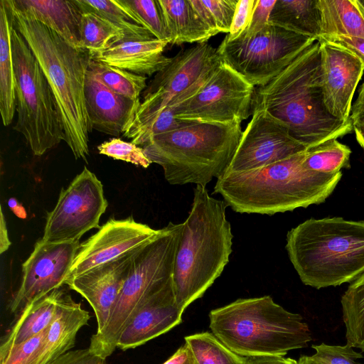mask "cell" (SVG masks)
Here are the masks:
<instances>
[{
    "instance_id": "cell-1",
    "label": "cell",
    "mask_w": 364,
    "mask_h": 364,
    "mask_svg": "<svg viewBox=\"0 0 364 364\" xmlns=\"http://www.w3.org/2000/svg\"><path fill=\"white\" fill-rule=\"evenodd\" d=\"M319 46L317 40L270 82L255 88L252 101V111H267L307 149L338 139L353 130L352 121L335 118L325 107Z\"/></svg>"
},
{
    "instance_id": "cell-2",
    "label": "cell",
    "mask_w": 364,
    "mask_h": 364,
    "mask_svg": "<svg viewBox=\"0 0 364 364\" xmlns=\"http://www.w3.org/2000/svg\"><path fill=\"white\" fill-rule=\"evenodd\" d=\"M14 27L37 59L54 95L65 133L64 141L76 159L87 161L90 124L85 85L90 53L75 48L41 22L4 0Z\"/></svg>"
},
{
    "instance_id": "cell-3",
    "label": "cell",
    "mask_w": 364,
    "mask_h": 364,
    "mask_svg": "<svg viewBox=\"0 0 364 364\" xmlns=\"http://www.w3.org/2000/svg\"><path fill=\"white\" fill-rule=\"evenodd\" d=\"M306 151L259 168L226 172L217 178L214 193L240 213L272 215L321 203L332 193L342 173L306 169L303 166Z\"/></svg>"
},
{
    "instance_id": "cell-4",
    "label": "cell",
    "mask_w": 364,
    "mask_h": 364,
    "mask_svg": "<svg viewBox=\"0 0 364 364\" xmlns=\"http://www.w3.org/2000/svg\"><path fill=\"white\" fill-rule=\"evenodd\" d=\"M226 205L196 185L191 209L183 223L173 286L178 308L184 310L202 297L229 262L233 235Z\"/></svg>"
},
{
    "instance_id": "cell-5",
    "label": "cell",
    "mask_w": 364,
    "mask_h": 364,
    "mask_svg": "<svg viewBox=\"0 0 364 364\" xmlns=\"http://www.w3.org/2000/svg\"><path fill=\"white\" fill-rule=\"evenodd\" d=\"M301 281L321 289L364 274V220L311 218L291 229L285 246Z\"/></svg>"
},
{
    "instance_id": "cell-6",
    "label": "cell",
    "mask_w": 364,
    "mask_h": 364,
    "mask_svg": "<svg viewBox=\"0 0 364 364\" xmlns=\"http://www.w3.org/2000/svg\"><path fill=\"white\" fill-rule=\"evenodd\" d=\"M240 124L188 121L153 136L142 148L151 163L162 167L170 184L205 187L228 171L242 134Z\"/></svg>"
},
{
    "instance_id": "cell-7",
    "label": "cell",
    "mask_w": 364,
    "mask_h": 364,
    "mask_svg": "<svg viewBox=\"0 0 364 364\" xmlns=\"http://www.w3.org/2000/svg\"><path fill=\"white\" fill-rule=\"evenodd\" d=\"M212 333L244 356L285 355L312 340L307 323L270 296L239 299L209 313Z\"/></svg>"
},
{
    "instance_id": "cell-8",
    "label": "cell",
    "mask_w": 364,
    "mask_h": 364,
    "mask_svg": "<svg viewBox=\"0 0 364 364\" xmlns=\"http://www.w3.org/2000/svg\"><path fill=\"white\" fill-rule=\"evenodd\" d=\"M183 223L170 222L159 233L137 247L130 269L107 325L90 338V350L106 359L117 348L119 338L142 299L173 277Z\"/></svg>"
},
{
    "instance_id": "cell-9",
    "label": "cell",
    "mask_w": 364,
    "mask_h": 364,
    "mask_svg": "<svg viewBox=\"0 0 364 364\" xmlns=\"http://www.w3.org/2000/svg\"><path fill=\"white\" fill-rule=\"evenodd\" d=\"M11 50L15 73L16 122L35 156L65 140L58 108L41 66L21 33L12 23Z\"/></svg>"
},
{
    "instance_id": "cell-10",
    "label": "cell",
    "mask_w": 364,
    "mask_h": 364,
    "mask_svg": "<svg viewBox=\"0 0 364 364\" xmlns=\"http://www.w3.org/2000/svg\"><path fill=\"white\" fill-rule=\"evenodd\" d=\"M222 62L217 48L208 42L179 51L147 85L127 129L144 124L166 107L175 112L201 90Z\"/></svg>"
},
{
    "instance_id": "cell-11",
    "label": "cell",
    "mask_w": 364,
    "mask_h": 364,
    "mask_svg": "<svg viewBox=\"0 0 364 364\" xmlns=\"http://www.w3.org/2000/svg\"><path fill=\"white\" fill-rule=\"evenodd\" d=\"M317 40L268 23L253 36L223 39L217 52L223 63L248 82L262 87Z\"/></svg>"
},
{
    "instance_id": "cell-12",
    "label": "cell",
    "mask_w": 364,
    "mask_h": 364,
    "mask_svg": "<svg viewBox=\"0 0 364 364\" xmlns=\"http://www.w3.org/2000/svg\"><path fill=\"white\" fill-rule=\"evenodd\" d=\"M255 91V86L222 62L201 90L175 109V116L193 122L241 123L252 114Z\"/></svg>"
},
{
    "instance_id": "cell-13",
    "label": "cell",
    "mask_w": 364,
    "mask_h": 364,
    "mask_svg": "<svg viewBox=\"0 0 364 364\" xmlns=\"http://www.w3.org/2000/svg\"><path fill=\"white\" fill-rule=\"evenodd\" d=\"M108 203L103 185L85 167L70 185L61 190L54 208L47 214L41 238L48 242H79L99 221Z\"/></svg>"
},
{
    "instance_id": "cell-14",
    "label": "cell",
    "mask_w": 364,
    "mask_h": 364,
    "mask_svg": "<svg viewBox=\"0 0 364 364\" xmlns=\"http://www.w3.org/2000/svg\"><path fill=\"white\" fill-rule=\"evenodd\" d=\"M307 148L295 139L287 127L264 109L252 112L226 172L259 168L286 159Z\"/></svg>"
},
{
    "instance_id": "cell-15",
    "label": "cell",
    "mask_w": 364,
    "mask_h": 364,
    "mask_svg": "<svg viewBox=\"0 0 364 364\" xmlns=\"http://www.w3.org/2000/svg\"><path fill=\"white\" fill-rule=\"evenodd\" d=\"M79 242L37 241L28 258L22 264V278L9 304L13 314L38 299L65 282L80 248Z\"/></svg>"
},
{
    "instance_id": "cell-16",
    "label": "cell",
    "mask_w": 364,
    "mask_h": 364,
    "mask_svg": "<svg viewBox=\"0 0 364 364\" xmlns=\"http://www.w3.org/2000/svg\"><path fill=\"white\" fill-rule=\"evenodd\" d=\"M159 232L160 229L138 223L132 216L122 220L111 218L80 245L66 279L122 257L146 243Z\"/></svg>"
},
{
    "instance_id": "cell-17",
    "label": "cell",
    "mask_w": 364,
    "mask_h": 364,
    "mask_svg": "<svg viewBox=\"0 0 364 364\" xmlns=\"http://www.w3.org/2000/svg\"><path fill=\"white\" fill-rule=\"evenodd\" d=\"M323 100L328 112L350 122L353 97L364 72V63L349 50L318 40Z\"/></svg>"
},
{
    "instance_id": "cell-18",
    "label": "cell",
    "mask_w": 364,
    "mask_h": 364,
    "mask_svg": "<svg viewBox=\"0 0 364 364\" xmlns=\"http://www.w3.org/2000/svg\"><path fill=\"white\" fill-rule=\"evenodd\" d=\"M183 313L176 303L172 277L139 303L122 332L117 348L133 349L161 336L182 322Z\"/></svg>"
},
{
    "instance_id": "cell-19",
    "label": "cell",
    "mask_w": 364,
    "mask_h": 364,
    "mask_svg": "<svg viewBox=\"0 0 364 364\" xmlns=\"http://www.w3.org/2000/svg\"><path fill=\"white\" fill-rule=\"evenodd\" d=\"M136 249L80 275L68 278L64 282L84 297L92 308L97 324L96 333L102 331L107 323L128 276Z\"/></svg>"
},
{
    "instance_id": "cell-20",
    "label": "cell",
    "mask_w": 364,
    "mask_h": 364,
    "mask_svg": "<svg viewBox=\"0 0 364 364\" xmlns=\"http://www.w3.org/2000/svg\"><path fill=\"white\" fill-rule=\"evenodd\" d=\"M85 98L92 129L114 136L124 134L141 105L140 99L133 100L107 88L89 69Z\"/></svg>"
},
{
    "instance_id": "cell-21",
    "label": "cell",
    "mask_w": 364,
    "mask_h": 364,
    "mask_svg": "<svg viewBox=\"0 0 364 364\" xmlns=\"http://www.w3.org/2000/svg\"><path fill=\"white\" fill-rule=\"evenodd\" d=\"M168 43L157 38L121 41L90 56L92 60L147 77L160 72L170 63L171 58L163 54Z\"/></svg>"
},
{
    "instance_id": "cell-22",
    "label": "cell",
    "mask_w": 364,
    "mask_h": 364,
    "mask_svg": "<svg viewBox=\"0 0 364 364\" xmlns=\"http://www.w3.org/2000/svg\"><path fill=\"white\" fill-rule=\"evenodd\" d=\"M90 318L89 312L62 290L55 316L46 329L36 364H49L70 351L78 331Z\"/></svg>"
},
{
    "instance_id": "cell-23",
    "label": "cell",
    "mask_w": 364,
    "mask_h": 364,
    "mask_svg": "<svg viewBox=\"0 0 364 364\" xmlns=\"http://www.w3.org/2000/svg\"><path fill=\"white\" fill-rule=\"evenodd\" d=\"M19 11L53 30L66 41L80 48L82 11L75 0H11Z\"/></svg>"
},
{
    "instance_id": "cell-24",
    "label": "cell",
    "mask_w": 364,
    "mask_h": 364,
    "mask_svg": "<svg viewBox=\"0 0 364 364\" xmlns=\"http://www.w3.org/2000/svg\"><path fill=\"white\" fill-rule=\"evenodd\" d=\"M63 289H55L48 294L28 304L1 339L0 355L12 347L23 343L44 331L53 321Z\"/></svg>"
},
{
    "instance_id": "cell-25",
    "label": "cell",
    "mask_w": 364,
    "mask_h": 364,
    "mask_svg": "<svg viewBox=\"0 0 364 364\" xmlns=\"http://www.w3.org/2000/svg\"><path fill=\"white\" fill-rule=\"evenodd\" d=\"M171 36L170 44L203 43L213 36L191 0H159Z\"/></svg>"
},
{
    "instance_id": "cell-26",
    "label": "cell",
    "mask_w": 364,
    "mask_h": 364,
    "mask_svg": "<svg viewBox=\"0 0 364 364\" xmlns=\"http://www.w3.org/2000/svg\"><path fill=\"white\" fill-rule=\"evenodd\" d=\"M319 37L347 36L364 38V7L359 0H317Z\"/></svg>"
},
{
    "instance_id": "cell-27",
    "label": "cell",
    "mask_w": 364,
    "mask_h": 364,
    "mask_svg": "<svg viewBox=\"0 0 364 364\" xmlns=\"http://www.w3.org/2000/svg\"><path fill=\"white\" fill-rule=\"evenodd\" d=\"M12 21L4 0L0 1V113L4 126L16 112L15 73L11 50Z\"/></svg>"
},
{
    "instance_id": "cell-28",
    "label": "cell",
    "mask_w": 364,
    "mask_h": 364,
    "mask_svg": "<svg viewBox=\"0 0 364 364\" xmlns=\"http://www.w3.org/2000/svg\"><path fill=\"white\" fill-rule=\"evenodd\" d=\"M317 0H276L269 23L318 39L320 17Z\"/></svg>"
},
{
    "instance_id": "cell-29",
    "label": "cell",
    "mask_w": 364,
    "mask_h": 364,
    "mask_svg": "<svg viewBox=\"0 0 364 364\" xmlns=\"http://www.w3.org/2000/svg\"><path fill=\"white\" fill-rule=\"evenodd\" d=\"M82 12H92L108 20L124 33L123 41L156 38L123 0H75Z\"/></svg>"
},
{
    "instance_id": "cell-30",
    "label": "cell",
    "mask_w": 364,
    "mask_h": 364,
    "mask_svg": "<svg viewBox=\"0 0 364 364\" xmlns=\"http://www.w3.org/2000/svg\"><path fill=\"white\" fill-rule=\"evenodd\" d=\"M341 301L346 344L364 352V274L351 282Z\"/></svg>"
},
{
    "instance_id": "cell-31",
    "label": "cell",
    "mask_w": 364,
    "mask_h": 364,
    "mask_svg": "<svg viewBox=\"0 0 364 364\" xmlns=\"http://www.w3.org/2000/svg\"><path fill=\"white\" fill-rule=\"evenodd\" d=\"M124 38V32L108 20L92 12H82L80 48L90 54L103 50Z\"/></svg>"
},
{
    "instance_id": "cell-32",
    "label": "cell",
    "mask_w": 364,
    "mask_h": 364,
    "mask_svg": "<svg viewBox=\"0 0 364 364\" xmlns=\"http://www.w3.org/2000/svg\"><path fill=\"white\" fill-rule=\"evenodd\" d=\"M88 69L107 88L133 100H139L147 87V77L90 58Z\"/></svg>"
},
{
    "instance_id": "cell-33",
    "label": "cell",
    "mask_w": 364,
    "mask_h": 364,
    "mask_svg": "<svg viewBox=\"0 0 364 364\" xmlns=\"http://www.w3.org/2000/svg\"><path fill=\"white\" fill-rule=\"evenodd\" d=\"M184 339L192 350L196 364H247V357L231 350L213 333H198Z\"/></svg>"
},
{
    "instance_id": "cell-34",
    "label": "cell",
    "mask_w": 364,
    "mask_h": 364,
    "mask_svg": "<svg viewBox=\"0 0 364 364\" xmlns=\"http://www.w3.org/2000/svg\"><path fill=\"white\" fill-rule=\"evenodd\" d=\"M351 154L350 148L333 139L316 146L307 149L303 161V166L308 170L323 173H334L342 168L349 166Z\"/></svg>"
},
{
    "instance_id": "cell-35",
    "label": "cell",
    "mask_w": 364,
    "mask_h": 364,
    "mask_svg": "<svg viewBox=\"0 0 364 364\" xmlns=\"http://www.w3.org/2000/svg\"><path fill=\"white\" fill-rule=\"evenodd\" d=\"M238 0H191L196 13L213 36L228 33Z\"/></svg>"
},
{
    "instance_id": "cell-36",
    "label": "cell",
    "mask_w": 364,
    "mask_h": 364,
    "mask_svg": "<svg viewBox=\"0 0 364 364\" xmlns=\"http://www.w3.org/2000/svg\"><path fill=\"white\" fill-rule=\"evenodd\" d=\"M153 36L161 41H171L159 0H123Z\"/></svg>"
},
{
    "instance_id": "cell-37",
    "label": "cell",
    "mask_w": 364,
    "mask_h": 364,
    "mask_svg": "<svg viewBox=\"0 0 364 364\" xmlns=\"http://www.w3.org/2000/svg\"><path fill=\"white\" fill-rule=\"evenodd\" d=\"M97 150L100 154L129 162L144 168H148L152 164L146 156L142 147L132 141H125L120 138H112L104 141L97 146Z\"/></svg>"
},
{
    "instance_id": "cell-38",
    "label": "cell",
    "mask_w": 364,
    "mask_h": 364,
    "mask_svg": "<svg viewBox=\"0 0 364 364\" xmlns=\"http://www.w3.org/2000/svg\"><path fill=\"white\" fill-rule=\"evenodd\" d=\"M46 329L0 355V364H36Z\"/></svg>"
},
{
    "instance_id": "cell-39",
    "label": "cell",
    "mask_w": 364,
    "mask_h": 364,
    "mask_svg": "<svg viewBox=\"0 0 364 364\" xmlns=\"http://www.w3.org/2000/svg\"><path fill=\"white\" fill-rule=\"evenodd\" d=\"M316 353L312 358L321 364H360L356 362L358 358L363 355L353 350L348 345L330 346L325 343L313 345Z\"/></svg>"
},
{
    "instance_id": "cell-40",
    "label": "cell",
    "mask_w": 364,
    "mask_h": 364,
    "mask_svg": "<svg viewBox=\"0 0 364 364\" xmlns=\"http://www.w3.org/2000/svg\"><path fill=\"white\" fill-rule=\"evenodd\" d=\"M257 0H238L230 31L224 38L226 41L238 38L248 28Z\"/></svg>"
},
{
    "instance_id": "cell-41",
    "label": "cell",
    "mask_w": 364,
    "mask_h": 364,
    "mask_svg": "<svg viewBox=\"0 0 364 364\" xmlns=\"http://www.w3.org/2000/svg\"><path fill=\"white\" fill-rule=\"evenodd\" d=\"M275 2L276 0H257L252 21L240 37H251L261 31L269 23V16Z\"/></svg>"
},
{
    "instance_id": "cell-42",
    "label": "cell",
    "mask_w": 364,
    "mask_h": 364,
    "mask_svg": "<svg viewBox=\"0 0 364 364\" xmlns=\"http://www.w3.org/2000/svg\"><path fill=\"white\" fill-rule=\"evenodd\" d=\"M49 364H107L89 348L70 350Z\"/></svg>"
},
{
    "instance_id": "cell-43",
    "label": "cell",
    "mask_w": 364,
    "mask_h": 364,
    "mask_svg": "<svg viewBox=\"0 0 364 364\" xmlns=\"http://www.w3.org/2000/svg\"><path fill=\"white\" fill-rule=\"evenodd\" d=\"M318 40L325 41L349 50L364 63V38L347 36H331L319 37Z\"/></svg>"
},
{
    "instance_id": "cell-44",
    "label": "cell",
    "mask_w": 364,
    "mask_h": 364,
    "mask_svg": "<svg viewBox=\"0 0 364 364\" xmlns=\"http://www.w3.org/2000/svg\"><path fill=\"white\" fill-rule=\"evenodd\" d=\"M247 364H298V361L284 355H257L247 357Z\"/></svg>"
},
{
    "instance_id": "cell-45",
    "label": "cell",
    "mask_w": 364,
    "mask_h": 364,
    "mask_svg": "<svg viewBox=\"0 0 364 364\" xmlns=\"http://www.w3.org/2000/svg\"><path fill=\"white\" fill-rule=\"evenodd\" d=\"M357 99L352 105L350 119L353 126L364 124V82L359 88Z\"/></svg>"
},
{
    "instance_id": "cell-46",
    "label": "cell",
    "mask_w": 364,
    "mask_h": 364,
    "mask_svg": "<svg viewBox=\"0 0 364 364\" xmlns=\"http://www.w3.org/2000/svg\"><path fill=\"white\" fill-rule=\"evenodd\" d=\"M163 364H196L190 347L185 343Z\"/></svg>"
},
{
    "instance_id": "cell-47",
    "label": "cell",
    "mask_w": 364,
    "mask_h": 364,
    "mask_svg": "<svg viewBox=\"0 0 364 364\" xmlns=\"http://www.w3.org/2000/svg\"><path fill=\"white\" fill-rule=\"evenodd\" d=\"M0 254L7 251L11 245L2 208L0 207Z\"/></svg>"
},
{
    "instance_id": "cell-48",
    "label": "cell",
    "mask_w": 364,
    "mask_h": 364,
    "mask_svg": "<svg viewBox=\"0 0 364 364\" xmlns=\"http://www.w3.org/2000/svg\"><path fill=\"white\" fill-rule=\"evenodd\" d=\"M8 205L16 216L23 219L26 218V212L24 208L15 198H10Z\"/></svg>"
},
{
    "instance_id": "cell-49",
    "label": "cell",
    "mask_w": 364,
    "mask_h": 364,
    "mask_svg": "<svg viewBox=\"0 0 364 364\" xmlns=\"http://www.w3.org/2000/svg\"><path fill=\"white\" fill-rule=\"evenodd\" d=\"M353 131L358 143L364 150V124L353 125Z\"/></svg>"
},
{
    "instance_id": "cell-50",
    "label": "cell",
    "mask_w": 364,
    "mask_h": 364,
    "mask_svg": "<svg viewBox=\"0 0 364 364\" xmlns=\"http://www.w3.org/2000/svg\"><path fill=\"white\" fill-rule=\"evenodd\" d=\"M298 364H321V363L315 360L312 358V356L301 355L298 360Z\"/></svg>"
},
{
    "instance_id": "cell-51",
    "label": "cell",
    "mask_w": 364,
    "mask_h": 364,
    "mask_svg": "<svg viewBox=\"0 0 364 364\" xmlns=\"http://www.w3.org/2000/svg\"><path fill=\"white\" fill-rule=\"evenodd\" d=\"M361 5L364 7V0H359Z\"/></svg>"
}]
</instances>
